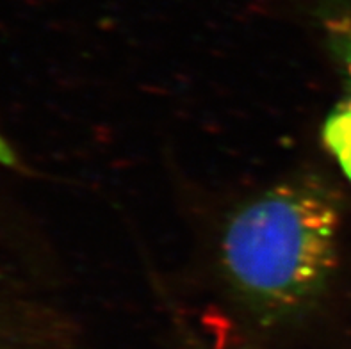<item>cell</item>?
Returning <instances> with one entry per match:
<instances>
[{"instance_id": "cell-2", "label": "cell", "mask_w": 351, "mask_h": 349, "mask_svg": "<svg viewBox=\"0 0 351 349\" xmlns=\"http://www.w3.org/2000/svg\"><path fill=\"white\" fill-rule=\"evenodd\" d=\"M328 34L343 73V93L323 125V141L351 182V2L332 14Z\"/></svg>"}, {"instance_id": "cell-1", "label": "cell", "mask_w": 351, "mask_h": 349, "mask_svg": "<svg viewBox=\"0 0 351 349\" xmlns=\"http://www.w3.org/2000/svg\"><path fill=\"white\" fill-rule=\"evenodd\" d=\"M339 210L325 189L285 182L228 221L223 267L232 285L266 312H291L317 296L337 262Z\"/></svg>"}]
</instances>
